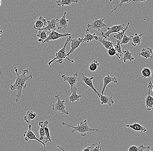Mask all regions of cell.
<instances>
[{
    "label": "cell",
    "instance_id": "cell-1",
    "mask_svg": "<svg viewBox=\"0 0 153 151\" xmlns=\"http://www.w3.org/2000/svg\"><path fill=\"white\" fill-rule=\"evenodd\" d=\"M14 71L16 74L15 77V81L14 84L10 86V89L11 91L16 90L17 94L16 95L15 103H17L20 101L22 94L23 90L25 89L27 87V81L29 79H32L33 76L31 74L27 75L29 74L28 69L24 70L22 73L19 74L18 69L15 68Z\"/></svg>",
    "mask_w": 153,
    "mask_h": 151
},
{
    "label": "cell",
    "instance_id": "cell-2",
    "mask_svg": "<svg viewBox=\"0 0 153 151\" xmlns=\"http://www.w3.org/2000/svg\"><path fill=\"white\" fill-rule=\"evenodd\" d=\"M62 126H64L70 127L72 129L71 132L74 133L75 132H78L81 135V137H85L86 136V133L89 132H94L99 131L98 129H92L91 128L90 126L88 125V122L86 119L84 121H81L80 124L76 126L69 125L65 122H63L62 123Z\"/></svg>",
    "mask_w": 153,
    "mask_h": 151
},
{
    "label": "cell",
    "instance_id": "cell-3",
    "mask_svg": "<svg viewBox=\"0 0 153 151\" xmlns=\"http://www.w3.org/2000/svg\"><path fill=\"white\" fill-rule=\"evenodd\" d=\"M71 39V36H69L67 38L66 41L64 45V46L59 50L55 54V57L54 59L52 60H51L48 63V65L51 67V64L53 63L55 61H56V62L59 64H62L63 63L64 60L65 59H66L68 61L71 62V63H74V60H72L67 57L66 56V47L68 43L70 41Z\"/></svg>",
    "mask_w": 153,
    "mask_h": 151
},
{
    "label": "cell",
    "instance_id": "cell-4",
    "mask_svg": "<svg viewBox=\"0 0 153 151\" xmlns=\"http://www.w3.org/2000/svg\"><path fill=\"white\" fill-rule=\"evenodd\" d=\"M55 97L57 100L56 103L53 104L52 106V110L55 112H58L61 115H68L69 112L66 109V106H65V100L60 99V95H55Z\"/></svg>",
    "mask_w": 153,
    "mask_h": 151
},
{
    "label": "cell",
    "instance_id": "cell-5",
    "mask_svg": "<svg viewBox=\"0 0 153 151\" xmlns=\"http://www.w3.org/2000/svg\"><path fill=\"white\" fill-rule=\"evenodd\" d=\"M106 18L103 19H94L90 24L87 25V29L86 31H89L91 30L95 29L98 31H100L103 28L106 27L107 25L104 23V21Z\"/></svg>",
    "mask_w": 153,
    "mask_h": 151
},
{
    "label": "cell",
    "instance_id": "cell-6",
    "mask_svg": "<svg viewBox=\"0 0 153 151\" xmlns=\"http://www.w3.org/2000/svg\"><path fill=\"white\" fill-rule=\"evenodd\" d=\"M125 25L124 24H122L115 25L112 26L111 27L108 28L107 29V31L104 32L101 30V34H99L100 36L104 39H107L108 37H109L110 34L113 33H118L121 30L125 28Z\"/></svg>",
    "mask_w": 153,
    "mask_h": 151
},
{
    "label": "cell",
    "instance_id": "cell-7",
    "mask_svg": "<svg viewBox=\"0 0 153 151\" xmlns=\"http://www.w3.org/2000/svg\"><path fill=\"white\" fill-rule=\"evenodd\" d=\"M31 127L32 126L31 125H29L28 130L24 132L23 136L25 141L27 142H28L30 140H35V141H38V142H40L43 145L44 151H45V144L43 141H41L40 139H38V138L36 137L35 134L31 130Z\"/></svg>",
    "mask_w": 153,
    "mask_h": 151
},
{
    "label": "cell",
    "instance_id": "cell-8",
    "mask_svg": "<svg viewBox=\"0 0 153 151\" xmlns=\"http://www.w3.org/2000/svg\"><path fill=\"white\" fill-rule=\"evenodd\" d=\"M71 36V34L67 33L65 34H61L56 31V30H52L49 33L48 38L43 42V44L48 43L51 41L57 40V39L67 37V36Z\"/></svg>",
    "mask_w": 153,
    "mask_h": 151
},
{
    "label": "cell",
    "instance_id": "cell-9",
    "mask_svg": "<svg viewBox=\"0 0 153 151\" xmlns=\"http://www.w3.org/2000/svg\"><path fill=\"white\" fill-rule=\"evenodd\" d=\"M61 78L63 79V81L68 83L69 85L70 86L71 92L72 91L74 88L77 87L76 84L77 83V81H78V74L77 72H76L71 76H68V77L65 75H62L61 76Z\"/></svg>",
    "mask_w": 153,
    "mask_h": 151
},
{
    "label": "cell",
    "instance_id": "cell-10",
    "mask_svg": "<svg viewBox=\"0 0 153 151\" xmlns=\"http://www.w3.org/2000/svg\"><path fill=\"white\" fill-rule=\"evenodd\" d=\"M81 80L83 81V83H85L86 86H88L95 93V94L97 95L98 97H100V93H99L97 91L96 89L95 88H94V86L93 85V84L92 81L94 79V77H86L85 75L83 73L81 74Z\"/></svg>",
    "mask_w": 153,
    "mask_h": 151
},
{
    "label": "cell",
    "instance_id": "cell-11",
    "mask_svg": "<svg viewBox=\"0 0 153 151\" xmlns=\"http://www.w3.org/2000/svg\"><path fill=\"white\" fill-rule=\"evenodd\" d=\"M83 38H79L78 39H71V49L68 53L66 54L67 57L69 56L71 54L74 53V51L80 47V45L82 42Z\"/></svg>",
    "mask_w": 153,
    "mask_h": 151
},
{
    "label": "cell",
    "instance_id": "cell-12",
    "mask_svg": "<svg viewBox=\"0 0 153 151\" xmlns=\"http://www.w3.org/2000/svg\"><path fill=\"white\" fill-rule=\"evenodd\" d=\"M48 25L47 21L43 16H41L35 21L33 28L37 30H41L45 28Z\"/></svg>",
    "mask_w": 153,
    "mask_h": 151
},
{
    "label": "cell",
    "instance_id": "cell-13",
    "mask_svg": "<svg viewBox=\"0 0 153 151\" xmlns=\"http://www.w3.org/2000/svg\"><path fill=\"white\" fill-rule=\"evenodd\" d=\"M66 12H64V15L62 18L59 19H57L56 25L58 29H66L68 28V24L69 21L66 18Z\"/></svg>",
    "mask_w": 153,
    "mask_h": 151
},
{
    "label": "cell",
    "instance_id": "cell-14",
    "mask_svg": "<svg viewBox=\"0 0 153 151\" xmlns=\"http://www.w3.org/2000/svg\"><path fill=\"white\" fill-rule=\"evenodd\" d=\"M111 83H117V78L115 77H111L109 74H108L107 76H105L103 78V83H104V84H103V87L102 88L101 94H104L106 87Z\"/></svg>",
    "mask_w": 153,
    "mask_h": 151
},
{
    "label": "cell",
    "instance_id": "cell-15",
    "mask_svg": "<svg viewBox=\"0 0 153 151\" xmlns=\"http://www.w3.org/2000/svg\"><path fill=\"white\" fill-rule=\"evenodd\" d=\"M99 98H100V103L102 105H107L108 106L111 107L114 103V101L113 99L112 96L109 97L100 94Z\"/></svg>",
    "mask_w": 153,
    "mask_h": 151
},
{
    "label": "cell",
    "instance_id": "cell-16",
    "mask_svg": "<svg viewBox=\"0 0 153 151\" xmlns=\"http://www.w3.org/2000/svg\"><path fill=\"white\" fill-rule=\"evenodd\" d=\"M126 127L131 128L134 131L139 132L141 133L147 132V129L138 123H134L131 125H127Z\"/></svg>",
    "mask_w": 153,
    "mask_h": 151
},
{
    "label": "cell",
    "instance_id": "cell-17",
    "mask_svg": "<svg viewBox=\"0 0 153 151\" xmlns=\"http://www.w3.org/2000/svg\"><path fill=\"white\" fill-rule=\"evenodd\" d=\"M143 34H138L136 33L134 36L130 35V37L131 40V45L134 47H136L137 45H139L142 41V36Z\"/></svg>",
    "mask_w": 153,
    "mask_h": 151
},
{
    "label": "cell",
    "instance_id": "cell-18",
    "mask_svg": "<svg viewBox=\"0 0 153 151\" xmlns=\"http://www.w3.org/2000/svg\"><path fill=\"white\" fill-rule=\"evenodd\" d=\"M152 48L148 47L147 48L142 49L140 52H139L137 53V55L139 56L143 57L145 59H152Z\"/></svg>",
    "mask_w": 153,
    "mask_h": 151
},
{
    "label": "cell",
    "instance_id": "cell-19",
    "mask_svg": "<svg viewBox=\"0 0 153 151\" xmlns=\"http://www.w3.org/2000/svg\"><path fill=\"white\" fill-rule=\"evenodd\" d=\"M57 20V19H52L51 20L48 21L47 25L45 28L42 30H44L48 33L52 30H56L57 28L56 25Z\"/></svg>",
    "mask_w": 153,
    "mask_h": 151
},
{
    "label": "cell",
    "instance_id": "cell-20",
    "mask_svg": "<svg viewBox=\"0 0 153 151\" xmlns=\"http://www.w3.org/2000/svg\"><path fill=\"white\" fill-rule=\"evenodd\" d=\"M77 87L74 88L72 91H71V94L69 97V100L70 102L71 103V106H72L74 103L75 102H78L80 98L82 97V95H78L77 94Z\"/></svg>",
    "mask_w": 153,
    "mask_h": 151
},
{
    "label": "cell",
    "instance_id": "cell-21",
    "mask_svg": "<svg viewBox=\"0 0 153 151\" xmlns=\"http://www.w3.org/2000/svg\"><path fill=\"white\" fill-rule=\"evenodd\" d=\"M148 89V94L145 99V106L147 110H152L153 109V97L150 94V90Z\"/></svg>",
    "mask_w": 153,
    "mask_h": 151
},
{
    "label": "cell",
    "instance_id": "cell-22",
    "mask_svg": "<svg viewBox=\"0 0 153 151\" xmlns=\"http://www.w3.org/2000/svg\"><path fill=\"white\" fill-rule=\"evenodd\" d=\"M98 39V37L96 35L95 33H89L88 31H86V34L85 35V38H83L82 43H88L93 40H95L97 41Z\"/></svg>",
    "mask_w": 153,
    "mask_h": 151
},
{
    "label": "cell",
    "instance_id": "cell-23",
    "mask_svg": "<svg viewBox=\"0 0 153 151\" xmlns=\"http://www.w3.org/2000/svg\"><path fill=\"white\" fill-rule=\"evenodd\" d=\"M38 125L40 127L39 129V134L40 135L39 139L46 144L47 143V142L46 139L45 133L44 129V122H39Z\"/></svg>",
    "mask_w": 153,
    "mask_h": 151
},
{
    "label": "cell",
    "instance_id": "cell-24",
    "mask_svg": "<svg viewBox=\"0 0 153 151\" xmlns=\"http://www.w3.org/2000/svg\"><path fill=\"white\" fill-rule=\"evenodd\" d=\"M128 151H151L150 146H148L145 147L143 144L140 146H129L128 150Z\"/></svg>",
    "mask_w": 153,
    "mask_h": 151
},
{
    "label": "cell",
    "instance_id": "cell-25",
    "mask_svg": "<svg viewBox=\"0 0 153 151\" xmlns=\"http://www.w3.org/2000/svg\"><path fill=\"white\" fill-rule=\"evenodd\" d=\"M37 115L38 114L33 112V111H28L24 117V120L26 123H29L31 121L34 120L36 118Z\"/></svg>",
    "mask_w": 153,
    "mask_h": 151
},
{
    "label": "cell",
    "instance_id": "cell-26",
    "mask_svg": "<svg viewBox=\"0 0 153 151\" xmlns=\"http://www.w3.org/2000/svg\"><path fill=\"white\" fill-rule=\"evenodd\" d=\"M120 60H123L124 63H126L127 61H129L130 62L133 61L134 60V58L128 50L126 49L123 52V57Z\"/></svg>",
    "mask_w": 153,
    "mask_h": 151
},
{
    "label": "cell",
    "instance_id": "cell-27",
    "mask_svg": "<svg viewBox=\"0 0 153 151\" xmlns=\"http://www.w3.org/2000/svg\"><path fill=\"white\" fill-rule=\"evenodd\" d=\"M49 33L44 30H39L37 34V37L39 38L38 40V42L42 44L43 42L48 38Z\"/></svg>",
    "mask_w": 153,
    "mask_h": 151
},
{
    "label": "cell",
    "instance_id": "cell-28",
    "mask_svg": "<svg viewBox=\"0 0 153 151\" xmlns=\"http://www.w3.org/2000/svg\"><path fill=\"white\" fill-rule=\"evenodd\" d=\"M97 41H99L101 43L102 45H103V46L106 49L108 50L114 47V43L113 42L108 41V40L104 39V38H102L101 37H99V38L98 37V39Z\"/></svg>",
    "mask_w": 153,
    "mask_h": 151
},
{
    "label": "cell",
    "instance_id": "cell-29",
    "mask_svg": "<svg viewBox=\"0 0 153 151\" xmlns=\"http://www.w3.org/2000/svg\"><path fill=\"white\" fill-rule=\"evenodd\" d=\"M77 0H57L56 3L58 6H70L73 3H78Z\"/></svg>",
    "mask_w": 153,
    "mask_h": 151
},
{
    "label": "cell",
    "instance_id": "cell-30",
    "mask_svg": "<svg viewBox=\"0 0 153 151\" xmlns=\"http://www.w3.org/2000/svg\"><path fill=\"white\" fill-rule=\"evenodd\" d=\"M120 41L119 40H117L116 44L115 45L114 48L116 51V56L117 57V59H122L123 56V52L121 51V47L120 46Z\"/></svg>",
    "mask_w": 153,
    "mask_h": 151
},
{
    "label": "cell",
    "instance_id": "cell-31",
    "mask_svg": "<svg viewBox=\"0 0 153 151\" xmlns=\"http://www.w3.org/2000/svg\"><path fill=\"white\" fill-rule=\"evenodd\" d=\"M129 27H130V22H128V24L125 26V28L124 29L122 30H121V31L118 32V33L115 34L114 36V38L116 39L117 40H119L120 42L121 40H122L124 34L126 33L127 30L128 29Z\"/></svg>",
    "mask_w": 153,
    "mask_h": 151
},
{
    "label": "cell",
    "instance_id": "cell-32",
    "mask_svg": "<svg viewBox=\"0 0 153 151\" xmlns=\"http://www.w3.org/2000/svg\"><path fill=\"white\" fill-rule=\"evenodd\" d=\"M49 122L48 120L44 122V129H45V133L46 139L47 142H51V137L50 132L48 128Z\"/></svg>",
    "mask_w": 153,
    "mask_h": 151
},
{
    "label": "cell",
    "instance_id": "cell-33",
    "mask_svg": "<svg viewBox=\"0 0 153 151\" xmlns=\"http://www.w3.org/2000/svg\"><path fill=\"white\" fill-rule=\"evenodd\" d=\"M142 77L144 79L149 78L150 79L152 77V70L148 68H144L141 71Z\"/></svg>",
    "mask_w": 153,
    "mask_h": 151
},
{
    "label": "cell",
    "instance_id": "cell-34",
    "mask_svg": "<svg viewBox=\"0 0 153 151\" xmlns=\"http://www.w3.org/2000/svg\"><path fill=\"white\" fill-rule=\"evenodd\" d=\"M100 64L98 62V60L95 59L93 60L89 66V70L92 72H94L96 71L97 69V68L99 66Z\"/></svg>",
    "mask_w": 153,
    "mask_h": 151
},
{
    "label": "cell",
    "instance_id": "cell-35",
    "mask_svg": "<svg viewBox=\"0 0 153 151\" xmlns=\"http://www.w3.org/2000/svg\"><path fill=\"white\" fill-rule=\"evenodd\" d=\"M131 1L132 0H120V3L119 4H118V5H117V6L115 7V8H114V9H113L111 11V13H113L114 11L115 10H116L118 8V7L120 8V7H121V6H122V5L124 4H128L129 3L131 2Z\"/></svg>",
    "mask_w": 153,
    "mask_h": 151
},
{
    "label": "cell",
    "instance_id": "cell-36",
    "mask_svg": "<svg viewBox=\"0 0 153 151\" xmlns=\"http://www.w3.org/2000/svg\"><path fill=\"white\" fill-rule=\"evenodd\" d=\"M131 39L130 37H128L127 35H126V33L124 34V36H123V38H122V40L120 41V45H126L128 43L131 41Z\"/></svg>",
    "mask_w": 153,
    "mask_h": 151
},
{
    "label": "cell",
    "instance_id": "cell-37",
    "mask_svg": "<svg viewBox=\"0 0 153 151\" xmlns=\"http://www.w3.org/2000/svg\"><path fill=\"white\" fill-rule=\"evenodd\" d=\"M107 52H108V54L111 57H113V56H114L116 54V51L114 47L108 49Z\"/></svg>",
    "mask_w": 153,
    "mask_h": 151
},
{
    "label": "cell",
    "instance_id": "cell-38",
    "mask_svg": "<svg viewBox=\"0 0 153 151\" xmlns=\"http://www.w3.org/2000/svg\"><path fill=\"white\" fill-rule=\"evenodd\" d=\"M95 146V143H93V144H92L91 146H88V147H86V148H85V149H83L82 150V151H91V149L92 148H93L94 147V146Z\"/></svg>",
    "mask_w": 153,
    "mask_h": 151
},
{
    "label": "cell",
    "instance_id": "cell-39",
    "mask_svg": "<svg viewBox=\"0 0 153 151\" xmlns=\"http://www.w3.org/2000/svg\"><path fill=\"white\" fill-rule=\"evenodd\" d=\"M100 142H99V143H98V146H96V147H94L93 148L92 150V151H101V147L100 146Z\"/></svg>",
    "mask_w": 153,
    "mask_h": 151
},
{
    "label": "cell",
    "instance_id": "cell-40",
    "mask_svg": "<svg viewBox=\"0 0 153 151\" xmlns=\"http://www.w3.org/2000/svg\"><path fill=\"white\" fill-rule=\"evenodd\" d=\"M153 85L152 83V81L151 80H150V82L148 83V89H150V90H153Z\"/></svg>",
    "mask_w": 153,
    "mask_h": 151
},
{
    "label": "cell",
    "instance_id": "cell-41",
    "mask_svg": "<svg viewBox=\"0 0 153 151\" xmlns=\"http://www.w3.org/2000/svg\"><path fill=\"white\" fill-rule=\"evenodd\" d=\"M147 0H133V2H144L146 1ZM151 1V0H150Z\"/></svg>",
    "mask_w": 153,
    "mask_h": 151
},
{
    "label": "cell",
    "instance_id": "cell-42",
    "mask_svg": "<svg viewBox=\"0 0 153 151\" xmlns=\"http://www.w3.org/2000/svg\"><path fill=\"white\" fill-rule=\"evenodd\" d=\"M57 148H59V149H61V150H62L65 151V150H66V149H62V148H61V147H60V146H57Z\"/></svg>",
    "mask_w": 153,
    "mask_h": 151
},
{
    "label": "cell",
    "instance_id": "cell-43",
    "mask_svg": "<svg viewBox=\"0 0 153 151\" xmlns=\"http://www.w3.org/2000/svg\"><path fill=\"white\" fill-rule=\"evenodd\" d=\"M2 69L1 68H0V74L1 75H2Z\"/></svg>",
    "mask_w": 153,
    "mask_h": 151
},
{
    "label": "cell",
    "instance_id": "cell-44",
    "mask_svg": "<svg viewBox=\"0 0 153 151\" xmlns=\"http://www.w3.org/2000/svg\"><path fill=\"white\" fill-rule=\"evenodd\" d=\"M3 33V30H0V35H1Z\"/></svg>",
    "mask_w": 153,
    "mask_h": 151
},
{
    "label": "cell",
    "instance_id": "cell-45",
    "mask_svg": "<svg viewBox=\"0 0 153 151\" xmlns=\"http://www.w3.org/2000/svg\"><path fill=\"white\" fill-rule=\"evenodd\" d=\"M1 5V0H0V7Z\"/></svg>",
    "mask_w": 153,
    "mask_h": 151
},
{
    "label": "cell",
    "instance_id": "cell-46",
    "mask_svg": "<svg viewBox=\"0 0 153 151\" xmlns=\"http://www.w3.org/2000/svg\"><path fill=\"white\" fill-rule=\"evenodd\" d=\"M113 0H110V1L111 2Z\"/></svg>",
    "mask_w": 153,
    "mask_h": 151
}]
</instances>
